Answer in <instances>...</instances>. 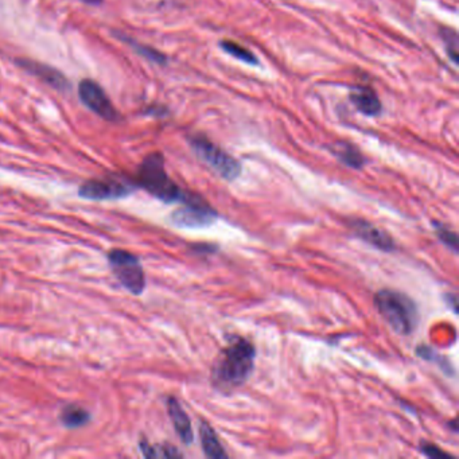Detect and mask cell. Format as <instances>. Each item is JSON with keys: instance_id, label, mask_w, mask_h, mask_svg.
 I'll return each instance as SVG.
<instances>
[{"instance_id": "cell-1", "label": "cell", "mask_w": 459, "mask_h": 459, "mask_svg": "<svg viewBox=\"0 0 459 459\" xmlns=\"http://www.w3.org/2000/svg\"><path fill=\"white\" fill-rule=\"evenodd\" d=\"M255 346L245 338H234L225 346L215 363L212 378L221 390H232L243 385L254 372Z\"/></svg>"}, {"instance_id": "cell-2", "label": "cell", "mask_w": 459, "mask_h": 459, "mask_svg": "<svg viewBox=\"0 0 459 459\" xmlns=\"http://www.w3.org/2000/svg\"><path fill=\"white\" fill-rule=\"evenodd\" d=\"M375 305L380 315L395 333L409 336L418 327V307L415 302L403 293L390 288L380 290L375 297Z\"/></svg>"}, {"instance_id": "cell-3", "label": "cell", "mask_w": 459, "mask_h": 459, "mask_svg": "<svg viewBox=\"0 0 459 459\" xmlns=\"http://www.w3.org/2000/svg\"><path fill=\"white\" fill-rule=\"evenodd\" d=\"M137 185L163 203H182L186 198V193L167 174L164 158L159 152H152L144 158L137 171Z\"/></svg>"}, {"instance_id": "cell-4", "label": "cell", "mask_w": 459, "mask_h": 459, "mask_svg": "<svg viewBox=\"0 0 459 459\" xmlns=\"http://www.w3.org/2000/svg\"><path fill=\"white\" fill-rule=\"evenodd\" d=\"M190 146L196 155L206 163L217 176L225 181H234L242 174V164L227 151L218 147L206 136H190Z\"/></svg>"}, {"instance_id": "cell-5", "label": "cell", "mask_w": 459, "mask_h": 459, "mask_svg": "<svg viewBox=\"0 0 459 459\" xmlns=\"http://www.w3.org/2000/svg\"><path fill=\"white\" fill-rule=\"evenodd\" d=\"M109 267L123 287L134 295L146 288V275L139 257L124 249H112L108 254Z\"/></svg>"}, {"instance_id": "cell-6", "label": "cell", "mask_w": 459, "mask_h": 459, "mask_svg": "<svg viewBox=\"0 0 459 459\" xmlns=\"http://www.w3.org/2000/svg\"><path fill=\"white\" fill-rule=\"evenodd\" d=\"M183 206L171 215V222L183 230H200L215 224L218 215L216 210L203 201L201 197L186 194Z\"/></svg>"}, {"instance_id": "cell-7", "label": "cell", "mask_w": 459, "mask_h": 459, "mask_svg": "<svg viewBox=\"0 0 459 459\" xmlns=\"http://www.w3.org/2000/svg\"><path fill=\"white\" fill-rule=\"evenodd\" d=\"M135 188V183L130 179L119 176H110L103 179H91L84 182L79 189V194L82 198L94 201L119 200L130 196Z\"/></svg>"}, {"instance_id": "cell-8", "label": "cell", "mask_w": 459, "mask_h": 459, "mask_svg": "<svg viewBox=\"0 0 459 459\" xmlns=\"http://www.w3.org/2000/svg\"><path fill=\"white\" fill-rule=\"evenodd\" d=\"M79 96L86 108L104 120L116 122L119 119L118 110L100 84L89 79L82 80L79 85Z\"/></svg>"}, {"instance_id": "cell-9", "label": "cell", "mask_w": 459, "mask_h": 459, "mask_svg": "<svg viewBox=\"0 0 459 459\" xmlns=\"http://www.w3.org/2000/svg\"><path fill=\"white\" fill-rule=\"evenodd\" d=\"M349 227L354 236H357L365 243L370 244L372 246L378 248L382 252H393L396 249V244L392 239L391 234L378 228L375 224H370L369 221H365L361 218H351L349 221Z\"/></svg>"}, {"instance_id": "cell-10", "label": "cell", "mask_w": 459, "mask_h": 459, "mask_svg": "<svg viewBox=\"0 0 459 459\" xmlns=\"http://www.w3.org/2000/svg\"><path fill=\"white\" fill-rule=\"evenodd\" d=\"M167 411L170 419L173 421L174 430H176L178 436L185 445H191L194 441V434L191 429V421H190L188 414L182 408L181 403L176 400V397H169L167 399Z\"/></svg>"}, {"instance_id": "cell-11", "label": "cell", "mask_w": 459, "mask_h": 459, "mask_svg": "<svg viewBox=\"0 0 459 459\" xmlns=\"http://www.w3.org/2000/svg\"><path fill=\"white\" fill-rule=\"evenodd\" d=\"M21 65H22V68L26 69L28 73L40 77L46 84L52 85L55 89H58V91H68V80L58 70L50 68L47 65H43V64L34 62V61H28V60H22L21 61Z\"/></svg>"}, {"instance_id": "cell-12", "label": "cell", "mask_w": 459, "mask_h": 459, "mask_svg": "<svg viewBox=\"0 0 459 459\" xmlns=\"http://www.w3.org/2000/svg\"><path fill=\"white\" fill-rule=\"evenodd\" d=\"M351 101L365 116H378L381 113V101L375 91L366 86H357L351 92Z\"/></svg>"}, {"instance_id": "cell-13", "label": "cell", "mask_w": 459, "mask_h": 459, "mask_svg": "<svg viewBox=\"0 0 459 459\" xmlns=\"http://www.w3.org/2000/svg\"><path fill=\"white\" fill-rule=\"evenodd\" d=\"M200 436H201L203 453L208 458H228V454L225 453L224 447L220 443L216 431L213 430V427L209 423L200 421Z\"/></svg>"}, {"instance_id": "cell-14", "label": "cell", "mask_w": 459, "mask_h": 459, "mask_svg": "<svg viewBox=\"0 0 459 459\" xmlns=\"http://www.w3.org/2000/svg\"><path fill=\"white\" fill-rule=\"evenodd\" d=\"M333 154L341 162L351 169H361L364 166L365 159L363 154L349 143H338L333 149Z\"/></svg>"}, {"instance_id": "cell-15", "label": "cell", "mask_w": 459, "mask_h": 459, "mask_svg": "<svg viewBox=\"0 0 459 459\" xmlns=\"http://www.w3.org/2000/svg\"><path fill=\"white\" fill-rule=\"evenodd\" d=\"M60 419L62 421V424L68 429H77V427H81V426H85L89 419H91V415L88 411H85L79 405L70 404L67 405L61 415H60Z\"/></svg>"}, {"instance_id": "cell-16", "label": "cell", "mask_w": 459, "mask_h": 459, "mask_svg": "<svg viewBox=\"0 0 459 459\" xmlns=\"http://www.w3.org/2000/svg\"><path fill=\"white\" fill-rule=\"evenodd\" d=\"M140 451L146 458H182L183 457L173 446H151L146 441L140 442Z\"/></svg>"}, {"instance_id": "cell-17", "label": "cell", "mask_w": 459, "mask_h": 459, "mask_svg": "<svg viewBox=\"0 0 459 459\" xmlns=\"http://www.w3.org/2000/svg\"><path fill=\"white\" fill-rule=\"evenodd\" d=\"M221 49H224L228 55L234 57L236 60L242 61L244 64L248 65H257V58L252 52H249L246 47H243L237 42L233 41H221L220 42Z\"/></svg>"}, {"instance_id": "cell-18", "label": "cell", "mask_w": 459, "mask_h": 459, "mask_svg": "<svg viewBox=\"0 0 459 459\" xmlns=\"http://www.w3.org/2000/svg\"><path fill=\"white\" fill-rule=\"evenodd\" d=\"M434 228H435V233L439 237V240L445 244L446 246L453 249L454 254H457L459 245L458 234L441 222H434Z\"/></svg>"}, {"instance_id": "cell-19", "label": "cell", "mask_w": 459, "mask_h": 459, "mask_svg": "<svg viewBox=\"0 0 459 459\" xmlns=\"http://www.w3.org/2000/svg\"><path fill=\"white\" fill-rule=\"evenodd\" d=\"M443 40H445L447 53L453 58V61L457 64L458 62V37L454 30H445L443 33Z\"/></svg>"}, {"instance_id": "cell-20", "label": "cell", "mask_w": 459, "mask_h": 459, "mask_svg": "<svg viewBox=\"0 0 459 459\" xmlns=\"http://www.w3.org/2000/svg\"><path fill=\"white\" fill-rule=\"evenodd\" d=\"M130 43H132L134 49L136 52L140 55H143L144 58H147L149 61L152 62H157V64H164L166 62V57L161 55L159 52L151 49V47H147V46H143V45H139V43H134L132 41H128Z\"/></svg>"}, {"instance_id": "cell-21", "label": "cell", "mask_w": 459, "mask_h": 459, "mask_svg": "<svg viewBox=\"0 0 459 459\" xmlns=\"http://www.w3.org/2000/svg\"><path fill=\"white\" fill-rule=\"evenodd\" d=\"M420 453L429 458H453L450 454L445 453L442 448L436 447V446L431 445V443H427V442H423L420 447H419Z\"/></svg>"}, {"instance_id": "cell-22", "label": "cell", "mask_w": 459, "mask_h": 459, "mask_svg": "<svg viewBox=\"0 0 459 459\" xmlns=\"http://www.w3.org/2000/svg\"><path fill=\"white\" fill-rule=\"evenodd\" d=\"M82 1H85V3H88L91 6H98V4H101L103 0H82Z\"/></svg>"}]
</instances>
